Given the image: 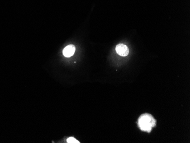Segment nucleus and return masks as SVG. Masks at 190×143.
Returning <instances> with one entry per match:
<instances>
[{
  "label": "nucleus",
  "mask_w": 190,
  "mask_h": 143,
  "mask_svg": "<svg viewBox=\"0 0 190 143\" xmlns=\"http://www.w3.org/2000/svg\"><path fill=\"white\" fill-rule=\"evenodd\" d=\"M156 121L153 116L148 114L141 116L138 120V125L141 130L150 132L152 128L156 126Z\"/></svg>",
  "instance_id": "obj_1"
},
{
  "label": "nucleus",
  "mask_w": 190,
  "mask_h": 143,
  "mask_svg": "<svg viewBox=\"0 0 190 143\" xmlns=\"http://www.w3.org/2000/svg\"><path fill=\"white\" fill-rule=\"evenodd\" d=\"M116 51L117 53L121 56H126L129 53V48L124 44H120L116 47Z\"/></svg>",
  "instance_id": "obj_2"
},
{
  "label": "nucleus",
  "mask_w": 190,
  "mask_h": 143,
  "mask_svg": "<svg viewBox=\"0 0 190 143\" xmlns=\"http://www.w3.org/2000/svg\"><path fill=\"white\" fill-rule=\"evenodd\" d=\"M75 50H76V48L74 45H69V46L65 47V48L64 49V50L63 51V54L64 56L65 57H67V58L71 57L74 54Z\"/></svg>",
  "instance_id": "obj_3"
},
{
  "label": "nucleus",
  "mask_w": 190,
  "mask_h": 143,
  "mask_svg": "<svg viewBox=\"0 0 190 143\" xmlns=\"http://www.w3.org/2000/svg\"><path fill=\"white\" fill-rule=\"evenodd\" d=\"M67 141V143H79L78 140L75 139V138H74V137H69Z\"/></svg>",
  "instance_id": "obj_4"
}]
</instances>
